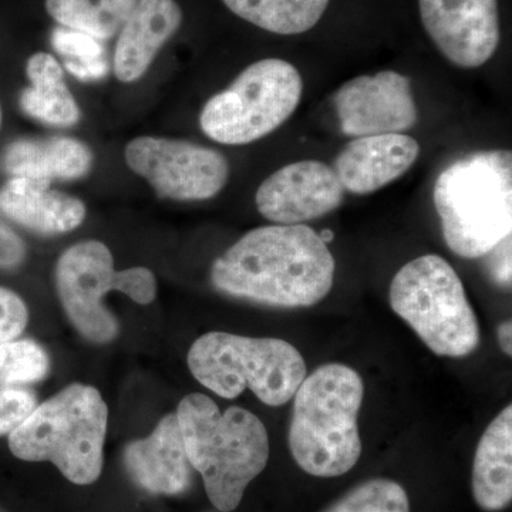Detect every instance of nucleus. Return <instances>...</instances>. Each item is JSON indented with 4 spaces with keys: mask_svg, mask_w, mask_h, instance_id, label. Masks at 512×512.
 <instances>
[{
    "mask_svg": "<svg viewBox=\"0 0 512 512\" xmlns=\"http://www.w3.org/2000/svg\"><path fill=\"white\" fill-rule=\"evenodd\" d=\"M335 258L311 227L252 229L215 259V289L262 305L306 308L325 299L335 281Z\"/></svg>",
    "mask_w": 512,
    "mask_h": 512,
    "instance_id": "f257e3e1",
    "label": "nucleus"
},
{
    "mask_svg": "<svg viewBox=\"0 0 512 512\" xmlns=\"http://www.w3.org/2000/svg\"><path fill=\"white\" fill-rule=\"evenodd\" d=\"M177 419L192 468L201 474L211 504L237 510L248 485L265 470L269 437L264 423L248 410L217 403L201 393L185 396Z\"/></svg>",
    "mask_w": 512,
    "mask_h": 512,
    "instance_id": "f03ea898",
    "label": "nucleus"
},
{
    "mask_svg": "<svg viewBox=\"0 0 512 512\" xmlns=\"http://www.w3.org/2000/svg\"><path fill=\"white\" fill-rule=\"evenodd\" d=\"M362 377L352 367L329 363L306 376L296 390L288 443L293 460L313 477L349 473L362 454L357 427Z\"/></svg>",
    "mask_w": 512,
    "mask_h": 512,
    "instance_id": "7ed1b4c3",
    "label": "nucleus"
},
{
    "mask_svg": "<svg viewBox=\"0 0 512 512\" xmlns=\"http://www.w3.org/2000/svg\"><path fill=\"white\" fill-rule=\"evenodd\" d=\"M434 207L447 247L476 259L512 232V154L477 151L454 161L434 184Z\"/></svg>",
    "mask_w": 512,
    "mask_h": 512,
    "instance_id": "20e7f679",
    "label": "nucleus"
},
{
    "mask_svg": "<svg viewBox=\"0 0 512 512\" xmlns=\"http://www.w3.org/2000/svg\"><path fill=\"white\" fill-rule=\"evenodd\" d=\"M107 417L99 390L70 384L9 434V448L19 460L49 461L70 483L90 485L103 471Z\"/></svg>",
    "mask_w": 512,
    "mask_h": 512,
    "instance_id": "39448f33",
    "label": "nucleus"
},
{
    "mask_svg": "<svg viewBox=\"0 0 512 512\" xmlns=\"http://www.w3.org/2000/svg\"><path fill=\"white\" fill-rule=\"evenodd\" d=\"M192 376L224 399L251 389L262 403L279 407L293 399L306 377L305 360L282 339L210 332L195 340L187 357Z\"/></svg>",
    "mask_w": 512,
    "mask_h": 512,
    "instance_id": "423d86ee",
    "label": "nucleus"
},
{
    "mask_svg": "<svg viewBox=\"0 0 512 512\" xmlns=\"http://www.w3.org/2000/svg\"><path fill=\"white\" fill-rule=\"evenodd\" d=\"M390 305L436 355L464 357L480 345V325L463 282L439 255L420 256L397 272Z\"/></svg>",
    "mask_w": 512,
    "mask_h": 512,
    "instance_id": "0eeeda50",
    "label": "nucleus"
},
{
    "mask_svg": "<svg viewBox=\"0 0 512 512\" xmlns=\"http://www.w3.org/2000/svg\"><path fill=\"white\" fill-rule=\"evenodd\" d=\"M302 94V76L293 64L282 59L259 60L205 103L201 130L225 146L254 143L291 119Z\"/></svg>",
    "mask_w": 512,
    "mask_h": 512,
    "instance_id": "6e6552de",
    "label": "nucleus"
},
{
    "mask_svg": "<svg viewBox=\"0 0 512 512\" xmlns=\"http://www.w3.org/2000/svg\"><path fill=\"white\" fill-rule=\"evenodd\" d=\"M56 288L67 318L93 343L119 335V323L103 303L107 293L119 291L138 305H150L157 295L153 271L143 266L116 271L110 249L100 241L79 242L60 256Z\"/></svg>",
    "mask_w": 512,
    "mask_h": 512,
    "instance_id": "1a4fd4ad",
    "label": "nucleus"
},
{
    "mask_svg": "<svg viewBox=\"0 0 512 512\" xmlns=\"http://www.w3.org/2000/svg\"><path fill=\"white\" fill-rule=\"evenodd\" d=\"M124 157L130 170L164 200H210L229 180L224 154L191 141L141 136L127 144Z\"/></svg>",
    "mask_w": 512,
    "mask_h": 512,
    "instance_id": "9d476101",
    "label": "nucleus"
},
{
    "mask_svg": "<svg viewBox=\"0 0 512 512\" xmlns=\"http://www.w3.org/2000/svg\"><path fill=\"white\" fill-rule=\"evenodd\" d=\"M333 103L340 130L349 137L406 133L419 121L412 82L393 70L349 80Z\"/></svg>",
    "mask_w": 512,
    "mask_h": 512,
    "instance_id": "9b49d317",
    "label": "nucleus"
},
{
    "mask_svg": "<svg viewBox=\"0 0 512 512\" xmlns=\"http://www.w3.org/2000/svg\"><path fill=\"white\" fill-rule=\"evenodd\" d=\"M427 35L447 60L477 69L500 45L498 0H419Z\"/></svg>",
    "mask_w": 512,
    "mask_h": 512,
    "instance_id": "f8f14e48",
    "label": "nucleus"
},
{
    "mask_svg": "<svg viewBox=\"0 0 512 512\" xmlns=\"http://www.w3.org/2000/svg\"><path fill=\"white\" fill-rule=\"evenodd\" d=\"M345 188L335 170L316 160L296 161L279 168L259 185V214L279 225L318 220L340 207Z\"/></svg>",
    "mask_w": 512,
    "mask_h": 512,
    "instance_id": "ddd939ff",
    "label": "nucleus"
},
{
    "mask_svg": "<svg viewBox=\"0 0 512 512\" xmlns=\"http://www.w3.org/2000/svg\"><path fill=\"white\" fill-rule=\"evenodd\" d=\"M419 154L420 144L404 133L357 137L340 151L332 168L345 191L367 195L403 177Z\"/></svg>",
    "mask_w": 512,
    "mask_h": 512,
    "instance_id": "4468645a",
    "label": "nucleus"
},
{
    "mask_svg": "<svg viewBox=\"0 0 512 512\" xmlns=\"http://www.w3.org/2000/svg\"><path fill=\"white\" fill-rule=\"evenodd\" d=\"M128 476L147 493L178 495L192 484V468L177 414H167L147 439L124 450Z\"/></svg>",
    "mask_w": 512,
    "mask_h": 512,
    "instance_id": "2eb2a0df",
    "label": "nucleus"
},
{
    "mask_svg": "<svg viewBox=\"0 0 512 512\" xmlns=\"http://www.w3.org/2000/svg\"><path fill=\"white\" fill-rule=\"evenodd\" d=\"M183 23V10L175 0H137L121 26L113 70L121 83H134L150 69L161 47Z\"/></svg>",
    "mask_w": 512,
    "mask_h": 512,
    "instance_id": "dca6fc26",
    "label": "nucleus"
},
{
    "mask_svg": "<svg viewBox=\"0 0 512 512\" xmlns=\"http://www.w3.org/2000/svg\"><path fill=\"white\" fill-rule=\"evenodd\" d=\"M0 212L8 220L40 235L74 231L86 220V205L73 195L52 190L50 183L10 178L0 187Z\"/></svg>",
    "mask_w": 512,
    "mask_h": 512,
    "instance_id": "f3484780",
    "label": "nucleus"
},
{
    "mask_svg": "<svg viewBox=\"0 0 512 512\" xmlns=\"http://www.w3.org/2000/svg\"><path fill=\"white\" fill-rule=\"evenodd\" d=\"M93 151L72 137L20 138L0 157V165L10 178L52 183L55 180H80L93 167Z\"/></svg>",
    "mask_w": 512,
    "mask_h": 512,
    "instance_id": "a211bd4d",
    "label": "nucleus"
},
{
    "mask_svg": "<svg viewBox=\"0 0 512 512\" xmlns=\"http://www.w3.org/2000/svg\"><path fill=\"white\" fill-rule=\"evenodd\" d=\"M474 500L481 510L503 511L512 500V407H505L478 443L471 478Z\"/></svg>",
    "mask_w": 512,
    "mask_h": 512,
    "instance_id": "6ab92c4d",
    "label": "nucleus"
},
{
    "mask_svg": "<svg viewBox=\"0 0 512 512\" xmlns=\"http://www.w3.org/2000/svg\"><path fill=\"white\" fill-rule=\"evenodd\" d=\"M30 86L20 94V109L46 126L72 127L82 110L64 80L62 64L55 56L37 52L26 63Z\"/></svg>",
    "mask_w": 512,
    "mask_h": 512,
    "instance_id": "aec40b11",
    "label": "nucleus"
},
{
    "mask_svg": "<svg viewBox=\"0 0 512 512\" xmlns=\"http://www.w3.org/2000/svg\"><path fill=\"white\" fill-rule=\"evenodd\" d=\"M239 18L276 35H301L318 25L330 0H222Z\"/></svg>",
    "mask_w": 512,
    "mask_h": 512,
    "instance_id": "412c9836",
    "label": "nucleus"
},
{
    "mask_svg": "<svg viewBox=\"0 0 512 512\" xmlns=\"http://www.w3.org/2000/svg\"><path fill=\"white\" fill-rule=\"evenodd\" d=\"M137 0H46V10L60 26L107 40L120 32Z\"/></svg>",
    "mask_w": 512,
    "mask_h": 512,
    "instance_id": "4be33fe9",
    "label": "nucleus"
},
{
    "mask_svg": "<svg viewBox=\"0 0 512 512\" xmlns=\"http://www.w3.org/2000/svg\"><path fill=\"white\" fill-rule=\"evenodd\" d=\"M53 49L63 56L64 66L77 80L94 82L109 73L106 49L101 40L77 30L56 28L52 36Z\"/></svg>",
    "mask_w": 512,
    "mask_h": 512,
    "instance_id": "5701e85b",
    "label": "nucleus"
},
{
    "mask_svg": "<svg viewBox=\"0 0 512 512\" xmlns=\"http://www.w3.org/2000/svg\"><path fill=\"white\" fill-rule=\"evenodd\" d=\"M323 512H410V501L396 481L375 478L357 485Z\"/></svg>",
    "mask_w": 512,
    "mask_h": 512,
    "instance_id": "b1692460",
    "label": "nucleus"
},
{
    "mask_svg": "<svg viewBox=\"0 0 512 512\" xmlns=\"http://www.w3.org/2000/svg\"><path fill=\"white\" fill-rule=\"evenodd\" d=\"M49 370V356L35 340L0 343V384L39 382Z\"/></svg>",
    "mask_w": 512,
    "mask_h": 512,
    "instance_id": "393cba45",
    "label": "nucleus"
},
{
    "mask_svg": "<svg viewBox=\"0 0 512 512\" xmlns=\"http://www.w3.org/2000/svg\"><path fill=\"white\" fill-rule=\"evenodd\" d=\"M36 407L33 390L23 384H0V436L18 429Z\"/></svg>",
    "mask_w": 512,
    "mask_h": 512,
    "instance_id": "a878e982",
    "label": "nucleus"
},
{
    "mask_svg": "<svg viewBox=\"0 0 512 512\" xmlns=\"http://www.w3.org/2000/svg\"><path fill=\"white\" fill-rule=\"evenodd\" d=\"M28 322V306L23 299L18 293L0 286V343L19 338Z\"/></svg>",
    "mask_w": 512,
    "mask_h": 512,
    "instance_id": "bb28decb",
    "label": "nucleus"
},
{
    "mask_svg": "<svg viewBox=\"0 0 512 512\" xmlns=\"http://www.w3.org/2000/svg\"><path fill=\"white\" fill-rule=\"evenodd\" d=\"M25 258V242L0 218V269L18 268Z\"/></svg>",
    "mask_w": 512,
    "mask_h": 512,
    "instance_id": "cd10ccee",
    "label": "nucleus"
},
{
    "mask_svg": "<svg viewBox=\"0 0 512 512\" xmlns=\"http://www.w3.org/2000/svg\"><path fill=\"white\" fill-rule=\"evenodd\" d=\"M485 256H488V274L495 284L511 288V235Z\"/></svg>",
    "mask_w": 512,
    "mask_h": 512,
    "instance_id": "c85d7f7f",
    "label": "nucleus"
},
{
    "mask_svg": "<svg viewBox=\"0 0 512 512\" xmlns=\"http://www.w3.org/2000/svg\"><path fill=\"white\" fill-rule=\"evenodd\" d=\"M498 342L505 355H512V323L511 320H505L497 330Z\"/></svg>",
    "mask_w": 512,
    "mask_h": 512,
    "instance_id": "c756f323",
    "label": "nucleus"
},
{
    "mask_svg": "<svg viewBox=\"0 0 512 512\" xmlns=\"http://www.w3.org/2000/svg\"><path fill=\"white\" fill-rule=\"evenodd\" d=\"M319 237L328 245L333 241V238H335V232H333L332 229H325V231L320 232Z\"/></svg>",
    "mask_w": 512,
    "mask_h": 512,
    "instance_id": "7c9ffc66",
    "label": "nucleus"
},
{
    "mask_svg": "<svg viewBox=\"0 0 512 512\" xmlns=\"http://www.w3.org/2000/svg\"><path fill=\"white\" fill-rule=\"evenodd\" d=\"M2 107H0V127H2Z\"/></svg>",
    "mask_w": 512,
    "mask_h": 512,
    "instance_id": "2f4dec72",
    "label": "nucleus"
}]
</instances>
